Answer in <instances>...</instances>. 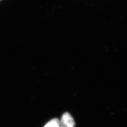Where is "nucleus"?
Here are the masks:
<instances>
[{
  "label": "nucleus",
  "mask_w": 127,
  "mask_h": 127,
  "mask_svg": "<svg viewBox=\"0 0 127 127\" xmlns=\"http://www.w3.org/2000/svg\"><path fill=\"white\" fill-rule=\"evenodd\" d=\"M59 127V126H58V127Z\"/></svg>",
  "instance_id": "obj_3"
},
{
  "label": "nucleus",
  "mask_w": 127,
  "mask_h": 127,
  "mask_svg": "<svg viewBox=\"0 0 127 127\" xmlns=\"http://www.w3.org/2000/svg\"><path fill=\"white\" fill-rule=\"evenodd\" d=\"M60 122L59 119L55 118L50 121L48 123L46 124L44 127H57L59 126Z\"/></svg>",
  "instance_id": "obj_2"
},
{
  "label": "nucleus",
  "mask_w": 127,
  "mask_h": 127,
  "mask_svg": "<svg viewBox=\"0 0 127 127\" xmlns=\"http://www.w3.org/2000/svg\"><path fill=\"white\" fill-rule=\"evenodd\" d=\"M61 123L64 127H75V123L71 115L68 113L63 114L61 119Z\"/></svg>",
  "instance_id": "obj_1"
}]
</instances>
